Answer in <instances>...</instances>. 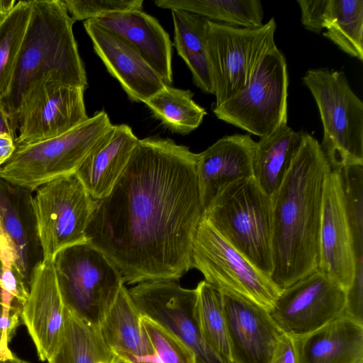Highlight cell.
Listing matches in <instances>:
<instances>
[{
	"instance_id": "29",
	"label": "cell",
	"mask_w": 363,
	"mask_h": 363,
	"mask_svg": "<svg viewBox=\"0 0 363 363\" xmlns=\"http://www.w3.org/2000/svg\"><path fill=\"white\" fill-rule=\"evenodd\" d=\"M190 90L165 85L146 100L152 115L172 132L186 135L196 129L206 115L192 99Z\"/></svg>"
},
{
	"instance_id": "21",
	"label": "cell",
	"mask_w": 363,
	"mask_h": 363,
	"mask_svg": "<svg viewBox=\"0 0 363 363\" xmlns=\"http://www.w3.org/2000/svg\"><path fill=\"white\" fill-rule=\"evenodd\" d=\"M138 140L129 125H112L82 162L75 174L94 199L111 191Z\"/></svg>"
},
{
	"instance_id": "18",
	"label": "cell",
	"mask_w": 363,
	"mask_h": 363,
	"mask_svg": "<svg viewBox=\"0 0 363 363\" xmlns=\"http://www.w3.org/2000/svg\"><path fill=\"white\" fill-rule=\"evenodd\" d=\"M95 52L128 98L144 103L165 85L137 50L114 32L93 19L84 22Z\"/></svg>"
},
{
	"instance_id": "28",
	"label": "cell",
	"mask_w": 363,
	"mask_h": 363,
	"mask_svg": "<svg viewBox=\"0 0 363 363\" xmlns=\"http://www.w3.org/2000/svg\"><path fill=\"white\" fill-rule=\"evenodd\" d=\"M196 289L195 315L204 344L220 363H233L221 291L205 280Z\"/></svg>"
},
{
	"instance_id": "39",
	"label": "cell",
	"mask_w": 363,
	"mask_h": 363,
	"mask_svg": "<svg viewBox=\"0 0 363 363\" xmlns=\"http://www.w3.org/2000/svg\"><path fill=\"white\" fill-rule=\"evenodd\" d=\"M15 149V138L7 133L0 134V168L9 160Z\"/></svg>"
},
{
	"instance_id": "25",
	"label": "cell",
	"mask_w": 363,
	"mask_h": 363,
	"mask_svg": "<svg viewBox=\"0 0 363 363\" xmlns=\"http://www.w3.org/2000/svg\"><path fill=\"white\" fill-rule=\"evenodd\" d=\"M303 134L285 125L256 142L253 177L269 196L281 184L302 143Z\"/></svg>"
},
{
	"instance_id": "41",
	"label": "cell",
	"mask_w": 363,
	"mask_h": 363,
	"mask_svg": "<svg viewBox=\"0 0 363 363\" xmlns=\"http://www.w3.org/2000/svg\"><path fill=\"white\" fill-rule=\"evenodd\" d=\"M16 4L15 0H0V23L10 13Z\"/></svg>"
},
{
	"instance_id": "26",
	"label": "cell",
	"mask_w": 363,
	"mask_h": 363,
	"mask_svg": "<svg viewBox=\"0 0 363 363\" xmlns=\"http://www.w3.org/2000/svg\"><path fill=\"white\" fill-rule=\"evenodd\" d=\"M174 45L189 68L193 81L202 91L213 94L207 52L208 20L190 12L172 9Z\"/></svg>"
},
{
	"instance_id": "17",
	"label": "cell",
	"mask_w": 363,
	"mask_h": 363,
	"mask_svg": "<svg viewBox=\"0 0 363 363\" xmlns=\"http://www.w3.org/2000/svg\"><path fill=\"white\" fill-rule=\"evenodd\" d=\"M221 292L233 363H269L284 333L264 308Z\"/></svg>"
},
{
	"instance_id": "19",
	"label": "cell",
	"mask_w": 363,
	"mask_h": 363,
	"mask_svg": "<svg viewBox=\"0 0 363 363\" xmlns=\"http://www.w3.org/2000/svg\"><path fill=\"white\" fill-rule=\"evenodd\" d=\"M256 142L250 134L225 135L197 154V176L204 208L223 186L253 177Z\"/></svg>"
},
{
	"instance_id": "46",
	"label": "cell",
	"mask_w": 363,
	"mask_h": 363,
	"mask_svg": "<svg viewBox=\"0 0 363 363\" xmlns=\"http://www.w3.org/2000/svg\"><path fill=\"white\" fill-rule=\"evenodd\" d=\"M1 333H0V342H1Z\"/></svg>"
},
{
	"instance_id": "12",
	"label": "cell",
	"mask_w": 363,
	"mask_h": 363,
	"mask_svg": "<svg viewBox=\"0 0 363 363\" xmlns=\"http://www.w3.org/2000/svg\"><path fill=\"white\" fill-rule=\"evenodd\" d=\"M84 90L55 82H44L31 86L21 106L16 145L55 138L88 119Z\"/></svg>"
},
{
	"instance_id": "24",
	"label": "cell",
	"mask_w": 363,
	"mask_h": 363,
	"mask_svg": "<svg viewBox=\"0 0 363 363\" xmlns=\"http://www.w3.org/2000/svg\"><path fill=\"white\" fill-rule=\"evenodd\" d=\"M48 363H121L106 344L99 325L65 306L64 330Z\"/></svg>"
},
{
	"instance_id": "44",
	"label": "cell",
	"mask_w": 363,
	"mask_h": 363,
	"mask_svg": "<svg viewBox=\"0 0 363 363\" xmlns=\"http://www.w3.org/2000/svg\"><path fill=\"white\" fill-rule=\"evenodd\" d=\"M4 313V307L1 303H0V317L2 316Z\"/></svg>"
},
{
	"instance_id": "47",
	"label": "cell",
	"mask_w": 363,
	"mask_h": 363,
	"mask_svg": "<svg viewBox=\"0 0 363 363\" xmlns=\"http://www.w3.org/2000/svg\"><path fill=\"white\" fill-rule=\"evenodd\" d=\"M0 233H2V230H1V225H0Z\"/></svg>"
},
{
	"instance_id": "13",
	"label": "cell",
	"mask_w": 363,
	"mask_h": 363,
	"mask_svg": "<svg viewBox=\"0 0 363 363\" xmlns=\"http://www.w3.org/2000/svg\"><path fill=\"white\" fill-rule=\"evenodd\" d=\"M345 291L319 270L282 290L269 314L294 338L309 334L344 314Z\"/></svg>"
},
{
	"instance_id": "14",
	"label": "cell",
	"mask_w": 363,
	"mask_h": 363,
	"mask_svg": "<svg viewBox=\"0 0 363 363\" xmlns=\"http://www.w3.org/2000/svg\"><path fill=\"white\" fill-rule=\"evenodd\" d=\"M142 315L169 329L196 354L198 363H220L204 344L195 315L196 289L176 281H143L128 289Z\"/></svg>"
},
{
	"instance_id": "48",
	"label": "cell",
	"mask_w": 363,
	"mask_h": 363,
	"mask_svg": "<svg viewBox=\"0 0 363 363\" xmlns=\"http://www.w3.org/2000/svg\"><path fill=\"white\" fill-rule=\"evenodd\" d=\"M359 363H363V361H362V362H359Z\"/></svg>"
},
{
	"instance_id": "31",
	"label": "cell",
	"mask_w": 363,
	"mask_h": 363,
	"mask_svg": "<svg viewBox=\"0 0 363 363\" xmlns=\"http://www.w3.org/2000/svg\"><path fill=\"white\" fill-rule=\"evenodd\" d=\"M33 0L18 1L0 23V100L9 89L16 62L26 33Z\"/></svg>"
},
{
	"instance_id": "45",
	"label": "cell",
	"mask_w": 363,
	"mask_h": 363,
	"mask_svg": "<svg viewBox=\"0 0 363 363\" xmlns=\"http://www.w3.org/2000/svg\"><path fill=\"white\" fill-rule=\"evenodd\" d=\"M2 296H3V289L0 286V303L2 302Z\"/></svg>"
},
{
	"instance_id": "5",
	"label": "cell",
	"mask_w": 363,
	"mask_h": 363,
	"mask_svg": "<svg viewBox=\"0 0 363 363\" xmlns=\"http://www.w3.org/2000/svg\"><path fill=\"white\" fill-rule=\"evenodd\" d=\"M112 125L107 113L101 110L61 135L16 145L11 157L0 168V179L35 191L52 180L75 174Z\"/></svg>"
},
{
	"instance_id": "7",
	"label": "cell",
	"mask_w": 363,
	"mask_h": 363,
	"mask_svg": "<svg viewBox=\"0 0 363 363\" xmlns=\"http://www.w3.org/2000/svg\"><path fill=\"white\" fill-rule=\"evenodd\" d=\"M191 257L192 268L201 272L208 284L269 313L282 291L203 218L193 240Z\"/></svg>"
},
{
	"instance_id": "9",
	"label": "cell",
	"mask_w": 363,
	"mask_h": 363,
	"mask_svg": "<svg viewBox=\"0 0 363 363\" xmlns=\"http://www.w3.org/2000/svg\"><path fill=\"white\" fill-rule=\"evenodd\" d=\"M35 191L30 205L43 259L54 260L62 250L86 242L94 199L76 174L52 180Z\"/></svg>"
},
{
	"instance_id": "27",
	"label": "cell",
	"mask_w": 363,
	"mask_h": 363,
	"mask_svg": "<svg viewBox=\"0 0 363 363\" xmlns=\"http://www.w3.org/2000/svg\"><path fill=\"white\" fill-rule=\"evenodd\" d=\"M155 4L162 9L185 11L230 26L254 28L264 24L259 0H158Z\"/></svg>"
},
{
	"instance_id": "43",
	"label": "cell",
	"mask_w": 363,
	"mask_h": 363,
	"mask_svg": "<svg viewBox=\"0 0 363 363\" xmlns=\"http://www.w3.org/2000/svg\"><path fill=\"white\" fill-rule=\"evenodd\" d=\"M2 274H3V262H2L1 252H0V286L1 287Z\"/></svg>"
},
{
	"instance_id": "32",
	"label": "cell",
	"mask_w": 363,
	"mask_h": 363,
	"mask_svg": "<svg viewBox=\"0 0 363 363\" xmlns=\"http://www.w3.org/2000/svg\"><path fill=\"white\" fill-rule=\"evenodd\" d=\"M9 189L0 179V225L14 250L17 267L26 279L29 266L30 241L23 217L13 201Z\"/></svg>"
},
{
	"instance_id": "15",
	"label": "cell",
	"mask_w": 363,
	"mask_h": 363,
	"mask_svg": "<svg viewBox=\"0 0 363 363\" xmlns=\"http://www.w3.org/2000/svg\"><path fill=\"white\" fill-rule=\"evenodd\" d=\"M318 270L345 291L351 286L356 271L353 240L338 169H332L325 181Z\"/></svg>"
},
{
	"instance_id": "37",
	"label": "cell",
	"mask_w": 363,
	"mask_h": 363,
	"mask_svg": "<svg viewBox=\"0 0 363 363\" xmlns=\"http://www.w3.org/2000/svg\"><path fill=\"white\" fill-rule=\"evenodd\" d=\"M301 9V21L306 29L319 33L323 29V21L329 0H298Z\"/></svg>"
},
{
	"instance_id": "6",
	"label": "cell",
	"mask_w": 363,
	"mask_h": 363,
	"mask_svg": "<svg viewBox=\"0 0 363 363\" xmlns=\"http://www.w3.org/2000/svg\"><path fill=\"white\" fill-rule=\"evenodd\" d=\"M319 110L321 149L332 169L363 166V103L343 72L308 69L302 78Z\"/></svg>"
},
{
	"instance_id": "38",
	"label": "cell",
	"mask_w": 363,
	"mask_h": 363,
	"mask_svg": "<svg viewBox=\"0 0 363 363\" xmlns=\"http://www.w3.org/2000/svg\"><path fill=\"white\" fill-rule=\"evenodd\" d=\"M269 363H298L294 338L283 333Z\"/></svg>"
},
{
	"instance_id": "40",
	"label": "cell",
	"mask_w": 363,
	"mask_h": 363,
	"mask_svg": "<svg viewBox=\"0 0 363 363\" xmlns=\"http://www.w3.org/2000/svg\"><path fill=\"white\" fill-rule=\"evenodd\" d=\"M1 133L11 135L16 138V134L12 129L9 116L0 100V134Z\"/></svg>"
},
{
	"instance_id": "2",
	"label": "cell",
	"mask_w": 363,
	"mask_h": 363,
	"mask_svg": "<svg viewBox=\"0 0 363 363\" xmlns=\"http://www.w3.org/2000/svg\"><path fill=\"white\" fill-rule=\"evenodd\" d=\"M332 170L320 143L304 133L272 205L270 278L281 290L318 269L322 204Z\"/></svg>"
},
{
	"instance_id": "35",
	"label": "cell",
	"mask_w": 363,
	"mask_h": 363,
	"mask_svg": "<svg viewBox=\"0 0 363 363\" xmlns=\"http://www.w3.org/2000/svg\"><path fill=\"white\" fill-rule=\"evenodd\" d=\"M72 19L86 21L110 13L141 11L143 0H60Z\"/></svg>"
},
{
	"instance_id": "22",
	"label": "cell",
	"mask_w": 363,
	"mask_h": 363,
	"mask_svg": "<svg viewBox=\"0 0 363 363\" xmlns=\"http://www.w3.org/2000/svg\"><path fill=\"white\" fill-rule=\"evenodd\" d=\"M142 315L123 285L99 323L102 335L121 363H157L140 325Z\"/></svg>"
},
{
	"instance_id": "1",
	"label": "cell",
	"mask_w": 363,
	"mask_h": 363,
	"mask_svg": "<svg viewBox=\"0 0 363 363\" xmlns=\"http://www.w3.org/2000/svg\"><path fill=\"white\" fill-rule=\"evenodd\" d=\"M197 160L169 138L138 140L111 191L94 199L86 242L116 266L124 284L177 281L192 268L203 212Z\"/></svg>"
},
{
	"instance_id": "36",
	"label": "cell",
	"mask_w": 363,
	"mask_h": 363,
	"mask_svg": "<svg viewBox=\"0 0 363 363\" xmlns=\"http://www.w3.org/2000/svg\"><path fill=\"white\" fill-rule=\"evenodd\" d=\"M344 313L363 323V261L356 263L353 281L345 291Z\"/></svg>"
},
{
	"instance_id": "42",
	"label": "cell",
	"mask_w": 363,
	"mask_h": 363,
	"mask_svg": "<svg viewBox=\"0 0 363 363\" xmlns=\"http://www.w3.org/2000/svg\"><path fill=\"white\" fill-rule=\"evenodd\" d=\"M0 363H30L29 362L22 359L17 356H16L14 354L6 359H0Z\"/></svg>"
},
{
	"instance_id": "8",
	"label": "cell",
	"mask_w": 363,
	"mask_h": 363,
	"mask_svg": "<svg viewBox=\"0 0 363 363\" xmlns=\"http://www.w3.org/2000/svg\"><path fill=\"white\" fill-rule=\"evenodd\" d=\"M289 74L286 60L275 47L257 65L248 85L223 104L216 116L259 138L287 125Z\"/></svg>"
},
{
	"instance_id": "23",
	"label": "cell",
	"mask_w": 363,
	"mask_h": 363,
	"mask_svg": "<svg viewBox=\"0 0 363 363\" xmlns=\"http://www.w3.org/2000/svg\"><path fill=\"white\" fill-rule=\"evenodd\" d=\"M294 341L298 363L363 361V323L345 313Z\"/></svg>"
},
{
	"instance_id": "33",
	"label": "cell",
	"mask_w": 363,
	"mask_h": 363,
	"mask_svg": "<svg viewBox=\"0 0 363 363\" xmlns=\"http://www.w3.org/2000/svg\"><path fill=\"white\" fill-rule=\"evenodd\" d=\"M338 170L357 263L363 261V166Z\"/></svg>"
},
{
	"instance_id": "10",
	"label": "cell",
	"mask_w": 363,
	"mask_h": 363,
	"mask_svg": "<svg viewBox=\"0 0 363 363\" xmlns=\"http://www.w3.org/2000/svg\"><path fill=\"white\" fill-rule=\"evenodd\" d=\"M274 18L254 28L230 26L208 20L207 52L218 106L249 84L264 56L277 47Z\"/></svg>"
},
{
	"instance_id": "3",
	"label": "cell",
	"mask_w": 363,
	"mask_h": 363,
	"mask_svg": "<svg viewBox=\"0 0 363 363\" xmlns=\"http://www.w3.org/2000/svg\"><path fill=\"white\" fill-rule=\"evenodd\" d=\"M74 23L60 0H33L11 82L1 99L15 134L22 101L33 85L55 82L87 87L86 71L74 36Z\"/></svg>"
},
{
	"instance_id": "11",
	"label": "cell",
	"mask_w": 363,
	"mask_h": 363,
	"mask_svg": "<svg viewBox=\"0 0 363 363\" xmlns=\"http://www.w3.org/2000/svg\"><path fill=\"white\" fill-rule=\"evenodd\" d=\"M54 263L65 305L99 325L124 285L119 270L87 242L62 250Z\"/></svg>"
},
{
	"instance_id": "34",
	"label": "cell",
	"mask_w": 363,
	"mask_h": 363,
	"mask_svg": "<svg viewBox=\"0 0 363 363\" xmlns=\"http://www.w3.org/2000/svg\"><path fill=\"white\" fill-rule=\"evenodd\" d=\"M140 325L157 363H198L194 352L169 329L145 315L141 317Z\"/></svg>"
},
{
	"instance_id": "4",
	"label": "cell",
	"mask_w": 363,
	"mask_h": 363,
	"mask_svg": "<svg viewBox=\"0 0 363 363\" xmlns=\"http://www.w3.org/2000/svg\"><path fill=\"white\" fill-rule=\"evenodd\" d=\"M202 218L261 272L270 277L272 262V205L254 177L221 187Z\"/></svg>"
},
{
	"instance_id": "16",
	"label": "cell",
	"mask_w": 363,
	"mask_h": 363,
	"mask_svg": "<svg viewBox=\"0 0 363 363\" xmlns=\"http://www.w3.org/2000/svg\"><path fill=\"white\" fill-rule=\"evenodd\" d=\"M65 308L54 260L42 259L30 271L28 296L21 312V320L42 362L50 357L60 342Z\"/></svg>"
},
{
	"instance_id": "30",
	"label": "cell",
	"mask_w": 363,
	"mask_h": 363,
	"mask_svg": "<svg viewBox=\"0 0 363 363\" xmlns=\"http://www.w3.org/2000/svg\"><path fill=\"white\" fill-rule=\"evenodd\" d=\"M323 35L350 56L363 60V1L329 0Z\"/></svg>"
},
{
	"instance_id": "20",
	"label": "cell",
	"mask_w": 363,
	"mask_h": 363,
	"mask_svg": "<svg viewBox=\"0 0 363 363\" xmlns=\"http://www.w3.org/2000/svg\"><path fill=\"white\" fill-rule=\"evenodd\" d=\"M93 20L130 43L165 84H172V43L155 18L141 10L113 13Z\"/></svg>"
}]
</instances>
